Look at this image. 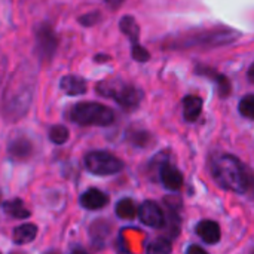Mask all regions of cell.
Here are the masks:
<instances>
[{"instance_id":"1","label":"cell","mask_w":254,"mask_h":254,"mask_svg":"<svg viewBox=\"0 0 254 254\" xmlns=\"http://www.w3.org/2000/svg\"><path fill=\"white\" fill-rule=\"evenodd\" d=\"M33 92L34 74L27 67H21L10 76L7 85L4 86L0 103L1 116L9 122H15L24 118L31 104Z\"/></svg>"},{"instance_id":"2","label":"cell","mask_w":254,"mask_h":254,"mask_svg":"<svg viewBox=\"0 0 254 254\" xmlns=\"http://www.w3.org/2000/svg\"><path fill=\"white\" fill-rule=\"evenodd\" d=\"M210 168L220 188L235 193L249 192L252 186V174L237 156L228 153L219 155L211 161Z\"/></svg>"},{"instance_id":"3","label":"cell","mask_w":254,"mask_h":254,"mask_svg":"<svg viewBox=\"0 0 254 254\" xmlns=\"http://www.w3.org/2000/svg\"><path fill=\"white\" fill-rule=\"evenodd\" d=\"M95 91L101 97L115 100L127 112H132V110L138 109V106L141 104L143 97H144L143 91L138 86L131 85V83L122 80L121 77H110V79L101 80L100 83H97Z\"/></svg>"},{"instance_id":"4","label":"cell","mask_w":254,"mask_h":254,"mask_svg":"<svg viewBox=\"0 0 254 254\" xmlns=\"http://www.w3.org/2000/svg\"><path fill=\"white\" fill-rule=\"evenodd\" d=\"M241 34L232 28H208L199 33H189L182 39H176L170 43L173 49H190V48H217L235 42Z\"/></svg>"},{"instance_id":"5","label":"cell","mask_w":254,"mask_h":254,"mask_svg":"<svg viewBox=\"0 0 254 254\" xmlns=\"http://www.w3.org/2000/svg\"><path fill=\"white\" fill-rule=\"evenodd\" d=\"M70 119L80 127H109L115 122V112L101 103H77Z\"/></svg>"},{"instance_id":"6","label":"cell","mask_w":254,"mask_h":254,"mask_svg":"<svg viewBox=\"0 0 254 254\" xmlns=\"http://www.w3.org/2000/svg\"><path fill=\"white\" fill-rule=\"evenodd\" d=\"M85 167L94 176H113L124 168V162L103 150H94L85 155Z\"/></svg>"},{"instance_id":"7","label":"cell","mask_w":254,"mask_h":254,"mask_svg":"<svg viewBox=\"0 0 254 254\" xmlns=\"http://www.w3.org/2000/svg\"><path fill=\"white\" fill-rule=\"evenodd\" d=\"M58 37L54 27L48 22H42L36 28V52L42 64H49L57 52Z\"/></svg>"},{"instance_id":"8","label":"cell","mask_w":254,"mask_h":254,"mask_svg":"<svg viewBox=\"0 0 254 254\" xmlns=\"http://www.w3.org/2000/svg\"><path fill=\"white\" fill-rule=\"evenodd\" d=\"M159 159L161 161L158 162V177L162 186L168 190H180L183 186V180H185L183 174L167 158L159 156Z\"/></svg>"},{"instance_id":"9","label":"cell","mask_w":254,"mask_h":254,"mask_svg":"<svg viewBox=\"0 0 254 254\" xmlns=\"http://www.w3.org/2000/svg\"><path fill=\"white\" fill-rule=\"evenodd\" d=\"M137 216L140 217V222L149 228L162 229L165 223V214L162 207H159L155 201H144L137 208Z\"/></svg>"},{"instance_id":"10","label":"cell","mask_w":254,"mask_h":254,"mask_svg":"<svg viewBox=\"0 0 254 254\" xmlns=\"http://www.w3.org/2000/svg\"><path fill=\"white\" fill-rule=\"evenodd\" d=\"M195 73L198 76H202V77H208L216 86H217V94L220 98H228L232 92V85H231V80L223 74L220 73L219 70L210 67V65H205V64H198L195 67Z\"/></svg>"},{"instance_id":"11","label":"cell","mask_w":254,"mask_h":254,"mask_svg":"<svg viewBox=\"0 0 254 254\" xmlns=\"http://www.w3.org/2000/svg\"><path fill=\"white\" fill-rule=\"evenodd\" d=\"M33 143L27 137H15L9 146H7V153L12 159L15 161H27L33 155Z\"/></svg>"},{"instance_id":"12","label":"cell","mask_w":254,"mask_h":254,"mask_svg":"<svg viewBox=\"0 0 254 254\" xmlns=\"http://www.w3.org/2000/svg\"><path fill=\"white\" fill-rule=\"evenodd\" d=\"M107 204H109V196L100 189L91 188L80 195V205L85 210L97 211V210L104 208Z\"/></svg>"},{"instance_id":"13","label":"cell","mask_w":254,"mask_h":254,"mask_svg":"<svg viewBox=\"0 0 254 254\" xmlns=\"http://www.w3.org/2000/svg\"><path fill=\"white\" fill-rule=\"evenodd\" d=\"M195 232L196 235L207 244L214 246L220 241L222 238V231L217 222L214 220H201L196 226H195Z\"/></svg>"},{"instance_id":"14","label":"cell","mask_w":254,"mask_h":254,"mask_svg":"<svg viewBox=\"0 0 254 254\" xmlns=\"http://www.w3.org/2000/svg\"><path fill=\"white\" fill-rule=\"evenodd\" d=\"M60 88L64 94L71 95V97H77V95H83L88 91V85L86 80L77 74H67L60 80Z\"/></svg>"},{"instance_id":"15","label":"cell","mask_w":254,"mask_h":254,"mask_svg":"<svg viewBox=\"0 0 254 254\" xmlns=\"http://www.w3.org/2000/svg\"><path fill=\"white\" fill-rule=\"evenodd\" d=\"M183 106V118L186 122H196L202 113V106L204 101L198 95H186L182 100Z\"/></svg>"},{"instance_id":"16","label":"cell","mask_w":254,"mask_h":254,"mask_svg":"<svg viewBox=\"0 0 254 254\" xmlns=\"http://www.w3.org/2000/svg\"><path fill=\"white\" fill-rule=\"evenodd\" d=\"M37 237V226L33 225V223H24V225H19L13 229V234H12V238H13V243L18 244V246H25V244H30L36 240Z\"/></svg>"},{"instance_id":"17","label":"cell","mask_w":254,"mask_h":254,"mask_svg":"<svg viewBox=\"0 0 254 254\" xmlns=\"http://www.w3.org/2000/svg\"><path fill=\"white\" fill-rule=\"evenodd\" d=\"M3 211L6 216L12 217V219H28L31 216V211L28 208H25L22 199L19 198H13L10 201L3 202Z\"/></svg>"},{"instance_id":"18","label":"cell","mask_w":254,"mask_h":254,"mask_svg":"<svg viewBox=\"0 0 254 254\" xmlns=\"http://www.w3.org/2000/svg\"><path fill=\"white\" fill-rule=\"evenodd\" d=\"M119 28L131 40V45L140 43L138 42L140 40V27H138V22L131 15L122 16V19L119 21Z\"/></svg>"},{"instance_id":"19","label":"cell","mask_w":254,"mask_h":254,"mask_svg":"<svg viewBox=\"0 0 254 254\" xmlns=\"http://www.w3.org/2000/svg\"><path fill=\"white\" fill-rule=\"evenodd\" d=\"M137 205L135 202L131 199V198H124L121 199L116 207H115V213L119 219H124V220H132L135 219L137 216Z\"/></svg>"},{"instance_id":"20","label":"cell","mask_w":254,"mask_h":254,"mask_svg":"<svg viewBox=\"0 0 254 254\" xmlns=\"http://www.w3.org/2000/svg\"><path fill=\"white\" fill-rule=\"evenodd\" d=\"M127 140L135 146V147H146L150 140H152V135L149 131H144V129H135V128H131L128 129L127 132Z\"/></svg>"},{"instance_id":"21","label":"cell","mask_w":254,"mask_h":254,"mask_svg":"<svg viewBox=\"0 0 254 254\" xmlns=\"http://www.w3.org/2000/svg\"><path fill=\"white\" fill-rule=\"evenodd\" d=\"M146 252L150 254H168L173 252V243L170 238H156L147 244Z\"/></svg>"},{"instance_id":"22","label":"cell","mask_w":254,"mask_h":254,"mask_svg":"<svg viewBox=\"0 0 254 254\" xmlns=\"http://www.w3.org/2000/svg\"><path fill=\"white\" fill-rule=\"evenodd\" d=\"M68 137H70V132H68V128L64 127V125H54L51 129H49V140L54 143V144H64L68 141Z\"/></svg>"},{"instance_id":"23","label":"cell","mask_w":254,"mask_h":254,"mask_svg":"<svg viewBox=\"0 0 254 254\" xmlns=\"http://www.w3.org/2000/svg\"><path fill=\"white\" fill-rule=\"evenodd\" d=\"M109 231H110V226L107 222L104 220H98L95 222L92 226H91V238H92V244L98 243V241H103L107 235H109Z\"/></svg>"},{"instance_id":"24","label":"cell","mask_w":254,"mask_h":254,"mask_svg":"<svg viewBox=\"0 0 254 254\" xmlns=\"http://www.w3.org/2000/svg\"><path fill=\"white\" fill-rule=\"evenodd\" d=\"M238 110L241 113V116L247 118V119H253L254 118V95L253 94H247L246 97L241 98Z\"/></svg>"},{"instance_id":"25","label":"cell","mask_w":254,"mask_h":254,"mask_svg":"<svg viewBox=\"0 0 254 254\" xmlns=\"http://www.w3.org/2000/svg\"><path fill=\"white\" fill-rule=\"evenodd\" d=\"M131 57L132 60H135L137 63H146L150 60V54L149 51L141 46L140 43H135V45H131Z\"/></svg>"},{"instance_id":"26","label":"cell","mask_w":254,"mask_h":254,"mask_svg":"<svg viewBox=\"0 0 254 254\" xmlns=\"http://www.w3.org/2000/svg\"><path fill=\"white\" fill-rule=\"evenodd\" d=\"M100 18H101V13H100L98 10H92V12H88V13L79 16L77 21H79V24H82L83 27H92V25H95V24L100 21Z\"/></svg>"},{"instance_id":"27","label":"cell","mask_w":254,"mask_h":254,"mask_svg":"<svg viewBox=\"0 0 254 254\" xmlns=\"http://www.w3.org/2000/svg\"><path fill=\"white\" fill-rule=\"evenodd\" d=\"M4 70H6V58L3 55H0V82L4 76Z\"/></svg>"},{"instance_id":"28","label":"cell","mask_w":254,"mask_h":254,"mask_svg":"<svg viewBox=\"0 0 254 254\" xmlns=\"http://www.w3.org/2000/svg\"><path fill=\"white\" fill-rule=\"evenodd\" d=\"M192 253L205 254L207 252H205L202 247H199V246H192V247H189V249H188V254H192Z\"/></svg>"},{"instance_id":"29","label":"cell","mask_w":254,"mask_h":254,"mask_svg":"<svg viewBox=\"0 0 254 254\" xmlns=\"http://www.w3.org/2000/svg\"><path fill=\"white\" fill-rule=\"evenodd\" d=\"M124 1H125V0H106V3H107L110 7H113V9H118Z\"/></svg>"},{"instance_id":"30","label":"cell","mask_w":254,"mask_h":254,"mask_svg":"<svg viewBox=\"0 0 254 254\" xmlns=\"http://www.w3.org/2000/svg\"><path fill=\"white\" fill-rule=\"evenodd\" d=\"M94 60H95L97 63H103V61H110L112 57H110V55H103V54H100V55H95Z\"/></svg>"},{"instance_id":"31","label":"cell","mask_w":254,"mask_h":254,"mask_svg":"<svg viewBox=\"0 0 254 254\" xmlns=\"http://www.w3.org/2000/svg\"><path fill=\"white\" fill-rule=\"evenodd\" d=\"M249 80H250V83L254 82V64H252L249 68Z\"/></svg>"}]
</instances>
